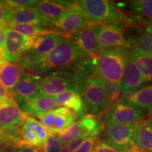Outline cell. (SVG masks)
Segmentation results:
<instances>
[{"label": "cell", "instance_id": "6da1fadb", "mask_svg": "<svg viewBox=\"0 0 152 152\" xmlns=\"http://www.w3.org/2000/svg\"><path fill=\"white\" fill-rule=\"evenodd\" d=\"M87 59L92 58L82 52L77 45L69 39L61 43L47 56L30 63L24 69L33 73H49Z\"/></svg>", "mask_w": 152, "mask_h": 152}, {"label": "cell", "instance_id": "7a4b0ae2", "mask_svg": "<svg viewBox=\"0 0 152 152\" xmlns=\"http://www.w3.org/2000/svg\"><path fill=\"white\" fill-rule=\"evenodd\" d=\"M90 24L128 23L125 13L118 4L109 0L77 1Z\"/></svg>", "mask_w": 152, "mask_h": 152}, {"label": "cell", "instance_id": "3957f363", "mask_svg": "<svg viewBox=\"0 0 152 152\" xmlns=\"http://www.w3.org/2000/svg\"><path fill=\"white\" fill-rule=\"evenodd\" d=\"M130 52L123 47L102 53L96 65V73L104 81L122 83L123 72Z\"/></svg>", "mask_w": 152, "mask_h": 152}, {"label": "cell", "instance_id": "277c9868", "mask_svg": "<svg viewBox=\"0 0 152 152\" xmlns=\"http://www.w3.org/2000/svg\"><path fill=\"white\" fill-rule=\"evenodd\" d=\"M80 95L89 113L100 115L110 106L105 86L98 75H94L85 82Z\"/></svg>", "mask_w": 152, "mask_h": 152}, {"label": "cell", "instance_id": "5b68a950", "mask_svg": "<svg viewBox=\"0 0 152 152\" xmlns=\"http://www.w3.org/2000/svg\"><path fill=\"white\" fill-rule=\"evenodd\" d=\"M71 37V35L64 33H54L35 37L30 49L19 58L17 63L24 69L31 62L47 56L58 45Z\"/></svg>", "mask_w": 152, "mask_h": 152}, {"label": "cell", "instance_id": "8992f818", "mask_svg": "<svg viewBox=\"0 0 152 152\" xmlns=\"http://www.w3.org/2000/svg\"><path fill=\"white\" fill-rule=\"evenodd\" d=\"M100 54L106 51L125 46L126 23H102L95 25ZM101 55V54H100Z\"/></svg>", "mask_w": 152, "mask_h": 152}, {"label": "cell", "instance_id": "52a82bcc", "mask_svg": "<svg viewBox=\"0 0 152 152\" xmlns=\"http://www.w3.org/2000/svg\"><path fill=\"white\" fill-rule=\"evenodd\" d=\"M102 114L106 124L131 125L137 123L144 119V112L120 99L111 104Z\"/></svg>", "mask_w": 152, "mask_h": 152}, {"label": "cell", "instance_id": "ba28073f", "mask_svg": "<svg viewBox=\"0 0 152 152\" xmlns=\"http://www.w3.org/2000/svg\"><path fill=\"white\" fill-rule=\"evenodd\" d=\"M137 123L131 125L106 124L103 141L118 149L127 152L134 144L133 137Z\"/></svg>", "mask_w": 152, "mask_h": 152}, {"label": "cell", "instance_id": "9c48e42d", "mask_svg": "<svg viewBox=\"0 0 152 152\" xmlns=\"http://www.w3.org/2000/svg\"><path fill=\"white\" fill-rule=\"evenodd\" d=\"M88 25L92 24L88 21L77 1H73L71 8L62 17L50 22L49 27L56 31L71 35Z\"/></svg>", "mask_w": 152, "mask_h": 152}, {"label": "cell", "instance_id": "30bf717a", "mask_svg": "<svg viewBox=\"0 0 152 152\" xmlns=\"http://www.w3.org/2000/svg\"><path fill=\"white\" fill-rule=\"evenodd\" d=\"M50 134H60L75 122L77 116L67 107L52 109L37 116Z\"/></svg>", "mask_w": 152, "mask_h": 152}, {"label": "cell", "instance_id": "8fae6325", "mask_svg": "<svg viewBox=\"0 0 152 152\" xmlns=\"http://www.w3.org/2000/svg\"><path fill=\"white\" fill-rule=\"evenodd\" d=\"M20 133L26 145L28 144L42 149L49 136L46 128L40 122L26 114Z\"/></svg>", "mask_w": 152, "mask_h": 152}, {"label": "cell", "instance_id": "7c38bea8", "mask_svg": "<svg viewBox=\"0 0 152 152\" xmlns=\"http://www.w3.org/2000/svg\"><path fill=\"white\" fill-rule=\"evenodd\" d=\"M35 37H27L13 30L7 29L4 47L6 61L16 63L19 58L30 49Z\"/></svg>", "mask_w": 152, "mask_h": 152}, {"label": "cell", "instance_id": "4fadbf2b", "mask_svg": "<svg viewBox=\"0 0 152 152\" xmlns=\"http://www.w3.org/2000/svg\"><path fill=\"white\" fill-rule=\"evenodd\" d=\"M77 47L93 60H99L100 52L95 25H88L71 35L70 38Z\"/></svg>", "mask_w": 152, "mask_h": 152}, {"label": "cell", "instance_id": "5bb4252c", "mask_svg": "<svg viewBox=\"0 0 152 152\" xmlns=\"http://www.w3.org/2000/svg\"><path fill=\"white\" fill-rule=\"evenodd\" d=\"M41 79L38 75L24 74L11 93L14 102L19 105L39 95Z\"/></svg>", "mask_w": 152, "mask_h": 152}, {"label": "cell", "instance_id": "9a60e30c", "mask_svg": "<svg viewBox=\"0 0 152 152\" xmlns=\"http://www.w3.org/2000/svg\"><path fill=\"white\" fill-rule=\"evenodd\" d=\"M25 114L11 97H0V125L7 130L18 129L22 125Z\"/></svg>", "mask_w": 152, "mask_h": 152}, {"label": "cell", "instance_id": "2e32d148", "mask_svg": "<svg viewBox=\"0 0 152 152\" xmlns=\"http://www.w3.org/2000/svg\"><path fill=\"white\" fill-rule=\"evenodd\" d=\"M147 83L137 67L128 57L123 72L121 99L126 97L132 92L140 90Z\"/></svg>", "mask_w": 152, "mask_h": 152}, {"label": "cell", "instance_id": "e0dca14e", "mask_svg": "<svg viewBox=\"0 0 152 152\" xmlns=\"http://www.w3.org/2000/svg\"><path fill=\"white\" fill-rule=\"evenodd\" d=\"M73 1L42 0L37 1L33 8L49 21L52 22L60 18L71 8Z\"/></svg>", "mask_w": 152, "mask_h": 152}, {"label": "cell", "instance_id": "ac0fdd59", "mask_svg": "<svg viewBox=\"0 0 152 152\" xmlns=\"http://www.w3.org/2000/svg\"><path fill=\"white\" fill-rule=\"evenodd\" d=\"M49 23L50 21L41 16L33 7L10 9L7 17V25H35L47 28Z\"/></svg>", "mask_w": 152, "mask_h": 152}, {"label": "cell", "instance_id": "d6986e66", "mask_svg": "<svg viewBox=\"0 0 152 152\" xmlns=\"http://www.w3.org/2000/svg\"><path fill=\"white\" fill-rule=\"evenodd\" d=\"M128 13L132 20L130 24L152 26V0H135L128 2Z\"/></svg>", "mask_w": 152, "mask_h": 152}, {"label": "cell", "instance_id": "ffe728a7", "mask_svg": "<svg viewBox=\"0 0 152 152\" xmlns=\"http://www.w3.org/2000/svg\"><path fill=\"white\" fill-rule=\"evenodd\" d=\"M18 106L26 115L37 116L58 107V104L56 98L53 96L38 95L36 97L23 102Z\"/></svg>", "mask_w": 152, "mask_h": 152}, {"label": "cell", "instance_id": "44dd1931", "mask_svg": "<svg viewBox=\"0 0 152 152\" xmlns=\"http://www.w3.org/2000/svg\"><path fill=\"white\" fill-rule=\"evenodd\" d=\"M23 75V69L18 64L5 62L0 65V84L10 94Z\"/></svg>", "mask_w": 152, "mask_h": 152}, {"label": "cell", "instance_id": "7402d4cb", "mask_svg": "<svg viewBox=\"0 0 152 152\" xmlns=\"http://www.w3.org/2000/svg\"><path fill=\"white\" fill-rule=\"evenodd\" d=\"M133 142L141 152H152V121L151 118L144 119L137 124Z\"/></svg>", "mask_w": 152, "mask_h": 152}, {"label": "cell", "instance_id": "603a6c76", "mask_svg": "<svg viewBox=\"0 0 152 152\" xmlns=\"http://www.w3.org/2000/svg\"><path fill=\"white\" fill-rule=\"evenodd\" d=\"M120 99L124 101L144 113V111L152 110V84L142 87L126 97Z\"/></svg>", "mask_w": 152, "mask_h": 152}, {"label": "cell", "instance_id": "cb8c5ba5", "mask_svg": "<svg viewBox=\"0 0 152 152\" xmlns=\"http://www.w3.org/2000/svg\"><path fill=\"white\" fill-rule=\"evenodd\" d=\"M131 54L152 55V26H146L140 37L126 47Z\"/></svg>", "mask_w": 152, "mask_h": 152}, {"label": "cell", "instance_id": "d4e9b609", "mask_svg": "<svg viewBox=\"0 0 152 152\" xmlns=\"http://www.w3.org/2000/svg\"><path fill=\"white\" fill-rule=\"evenodd\" d=\"M58 106H65L71 110L76 116L82 117L87 113L84 102L78 92H66L55 96Z\"/></svg>", "mask_w": 152, "mask_h": 152}, {"label": "cell", "instance_id": "484cf974", "mask_svg": "<svg viewBox=\"0 0 152 152\" xmlns=\"http://www.w3.org/2000/svg\"><path fill=\"white\" fill-rule=\"evenodd\" d=\"M26 145L20 136V130H7L0 125V147L4 149H15Z\"/></svg>", "mask_w": 152, "mask_h": 152}, {"label": "cell", "instance_id": "4316f807", "mask_svg": "<svg viewBox=\"0 0 152 152\" xmlns=\"http://www.w3.org/2000/svg\"><path fill=\"white\" fill-rule=\"evenodd\" d=\"M82 126L85 133L92 137H98L99 134L102 133L105 128V124L96 115L87 113L83 115L80 118Z\"/></svg>", "mask_w": 152, "mask_h": 152}, {"label": "cell", "instance_id": "83f0119b", "mask_svg": "<svg viewBox=\"0 0 152 152\" xmlns=\"http://www.w3.org/2000/svg\"><path fill=\"white\" fill-rule=\"evenodd\" d=\"M9 29L14 30L17 33L29 37H35L38 36L48 35L54 33H61L56 31L52 28H47L35 25H20V24H8Z\"/></svg>", "mask_w": 152, "mask_h": 152}, {"label": "cell", "instance_id": "f1b7e54d", "mask_svg": "<svg viewBox=\"0 0 152 152\" xmlns=\"http://www.w3.org/2000/svg\"><path fill=\"white\" fill-rule=\"evenodd\" d=\"M129 57L137 67L146 83H152V55L130 54Z\"/></svg>", "mask_w": 152, "mask_h": 152}, {"label": "cell", "instance_id": "f546056e", "mask_svg": "<svg viewBox=\"0 0 152 152\" xmlns=\"http://www.w3.org/2000/svg\"><path fill=\"white\" fill-rule=\"evenodd\" d=\"M83 134L86 133H85L80 121H77L73 123L65 131L58 134V136L63 145L66 146V144H69Z\"/></svg>", "mask_w": 152, "mask_h": 152}, {"label": "cell", "instance_id": "4dcf8cb0", "mask_svg": "<svg viewBox=\"0 0 152 152\" xmlns=\"http://www.w3.org/2000/svg\"><path fill=\"white\" fill-rule=\"evenodd\" d=\"M102 82L105 86L106 93L109 96L110 105L119 100L120 96L121 95L122 83H109V82L104 81L103 80H102Z\"/></svg>", "mask_w": 152, "mask_h": 152}, {"label": "cell", "instance_id": "1f68e13d", "mask_svg": "<svg viewBox=\"0 0 152 152\" xmlns=\"http://www.w3.org/2000/svg\"><path fill=\"white\" fill-rule=\"evenodd\" d=\"M64 145L58 134H49L43 147L44 152H61Z\"/></svg>", "mask_w": 152, "mask_h": 152}, {"label": "cell", "instance_id": "d6a6232c", "mask_svg": "<svg viewBox=\"0 0 152 152\" xmlns=\"http://www.w3.org/2000/svg\"><path fill=\"white\" fill-rule=\"evenodd\" d=\"M36 1L33 0H6L4 3L11 9H17L33 7Z\"/></svg>", "mask_w": 152, "mask_h": 152}, {"label": "cell", "instance_id": "836d02e7", "mask_svg": "<svg viewBox=\"0 0 152 152\" xmlns=\"http://www.w3.org/2000/svg\"><path fill=\"white\" fill-rule=\"evenodd\" d=\"M92 152H125L112 147L103 140H97Z\"/></svg>", "mask_w": 152, "mask_h": 152}, {"label": "cell", "instance_id": "e575fe53", "mask_svg": "<svg viewBox=\"0 0 152 152\" xmlns=\"http://www.w3.org/2000/svg\"><path fill=\"white\" fill-rule=\"evenodd\" d=\"M97 138L98 137H92L87 138L83 142V143L81 144L76 152H92L95 144L97 142Z\"/></svg>", "mask_w": 152, "mask_h": 152}, {"label": "cell", "instance_id": "d590c367", "mask_svg": "<svg viewBox=\"0 0 152 152\" xmlns=\"http://www.w3.org/2000/svg\"><path fill=\"white\" fill-rule=\"evenodd\" d=\"M7 29L4 27H0V61L7 62L5 57V39Z\"/></svg>", "mask_w": 152, "mask_h": 152}, {"label": "cell", "instance_id": "8d00e7d4", "mask_svg": "<svg viewBox=\"0 0 152 152\" xmlns=\"http://www.w3.org/2000/svg\"><path fill=\"white\" fill-rule=\"evenodd\" d=\"M10 9L4 3V1H0V23L6 27L7 26V17Z\"/></svg>", "mask_w": 152, "mask_h": 152}, {"label": "cell", "instance_id": "74e56055", "mask_svg": "<svg viewBox=\"0 0 152 152\" xmlns=\"http://www.w3.org/2000/svg\"><path fill=\"white\" fill-rule=\"evenodd\" d=\"M14 152H43L40 149L30 145H23L15 149Z\"/></svg>", "mask_w": 152, "mask_h": 152}, {"label": "cell", "instance_id": "f35d334b", "mask_svg": "<svg viewBox=\"0 0 152 152\" xmlns=\"http://www.w3.org/2000/svg\"><path fill=\"white\" fill-rule=\"evenodd\" d=\"M0 97H11V94L4 88L1 84H0Z\"/></svg>", "mask_w": 152, "mask_h": 152}, {"label": "cell", "instance_id": "ab89813d", "mask_svg": "<svg viewBox=\"0 0 152 152\" xmlns=\"http://www.w3.org/2000/svg\"><path fill=\"white\" fill-rule=\"evenodd\" d=\"M127 152H141V151H140V150H139L137 148L136 146L134 144V145H133L132 147H131L130 149H129Z\"/></svg>", "mask_w": 152, "mask_h": 152}, {"label": "cell", "instance_id": "60d3db41", "mask_svg": "<svg viewBox=\"0 0 152 152\" xmlns=\"http://www.w3.org/2000/svg\"><path fill=\"white\" fill-rule=\"evenodd\" d=\"M0 152H9V151H8V150L4 149V148L0 147Z\"/></svg>", "mask_w": 152, "mask_h": 152}, {"label": "cell", "instance_id": "b9f144b4", "mask_svg": "<svg viewBox=\"0 0 152 152\" xmlns=\"http://www.w3.org/2000/svg\"><path fill=\"white\" fill-rule=\"evenodd\" d=\"M61 152H69L68 151V149H66V148L65 147V146H64V148H63V149H62V151H61Z\"/></svg>", "mask_w": 152, "mask_h": 152}, {"label": "cell", "instance_id": "7bdbcfd3", "mask_svg": "<svg viewBox=\"0 0 152 152\" xmlns=\"http://www.w3.org/2000/svg\"><path fill=\"white\" fill-rule=\"evenodd\" d=\"M151 121H152V111H151Z\"/></svg>", "mask_w": 152, "mask_h": 152}]
</instances>
